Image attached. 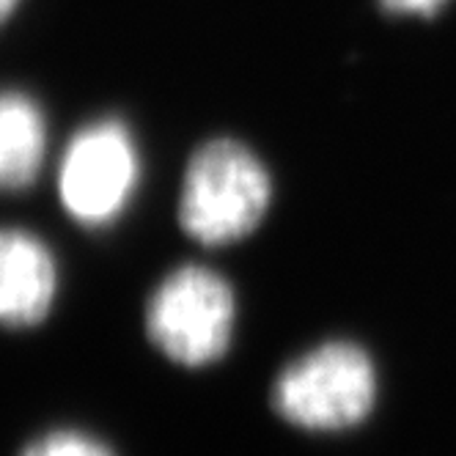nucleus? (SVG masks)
Segmentation results:
<instances>
[{
	"label": "nucleus",
	"mask_w": 456,
	"mask_h": 456,
	"mask_svg": "<svg viewBox=\"0 0 456 456\" xmlns=\"http://www.w3.org/2000/svg\"><path fill=\"white\" fill-rule=\"evenodd\" d=\"M273 201V179L248 146L217 138L195 149L179 192V225L217 248L253 234Z\"/></svg>",
	"instance_id": "1"
},
{
	"label": "nucleus",
	"mask_w": 456,
	"mask_h": 456,
	"mask_svg": "<svg viewBox=\"0 0 456 456\" xmlns=\"http://www.w3.org/2000/svg\"><path fill=\"white\" fill-rule=\"evenodd\" d=\"M371 354L352 341H328L291 361L273 382V410L305 432L352 429L377 404Z\"/></svg>",
	"instance_id": "2"
},
{
	"label": "nucleus",
	"mask_w": 456,
	"mask_h": 456,
	"mask_svg": "<svg viewBox=\"0 0 456 456\" xmlns=\"http://www.w3.org/2000/svg\"><path fill=\"white\" fill-rule=\"evenodd\" d=\"M151 346L184 369L209 366L228 352L237 324L234 289L220 273L184 265L162 278L143 314Z\"/></svg>",
	"instance_id": "3"
},
{
	"label": "nucleus",
	"mask_w": 456,
	"mask_h": 456,
	"mask_svg": "<svg viewBox=\"0 0 456 456\" xmlns=\"http://www.w3.org/2000/svg\"><path fill=\"white\" fill-rule=\"evenodd\" d=\"M141 182V154L129 126L100 118L69 141L58 166V199L86 228L116 223L133 204Z\"/></svg>",
	"instance_id": "4"
},
{
	"label": "nucleus",
	"mask_w": 456,
	"mask_h": 456,
	"mask_svg": "<svg viewBox=\"0 0 456 456\" xmlns=\"http://www.w3.org/2000/svg\"><path fill=\"white\" fill-rule=\"evenodd\" d=\"M58 262L50 245L28 228L0 225V328L42 324L58 297Z\"/></svg>",
	"instance_id": "5"
},
{
	"label": "nucleus",
	"mask_w": 456,
	"mask_h": 456,
	"mask_svg": "<svg viewBox=\"0 0 456 456\" xmlns=\"http://www.w3.org/2000/svg\"><path fill=\"white\" fill-rule=\"evenodd\" d=\"M47 157V121L42 108L20 91H0V192L30 187Z\"/></svg>",
	"instance_id": "6"
},
{
	"label": "nucleus",
	"mask_w": 456,
	"mask_h": 456,
	"mask_svg": "<svg viewBox=\"0 0 456 456\" xmlns=\"http://www.w3.org/2000/svg\"><path fill=\"white\" fill-rule=\"evenodd\" d=\"M17 456H116V451L83 429H50L22 445Z\"/></svg>",
	"instance_id": "7"
},
{
	"label": "nucleus",
	"mask_w": 456,
	"mask_h": 456,
	"mask_svg": "<svg viewBox=\"0 0 456 456\" xmlns=\"http://www.w3.org/2000/svg\"><path fill=\"white\" fill-rule=\"evenodd\" d=\"M379 4L387 12H394V14H423V17H429L445 4V0H379Z\"/></svg>",
	"instance_id": "8"
},
{
	"label": "nucleus",
	"mask_w": 456,
	"mask_h": 456,
	"mask_svg": "<svg viewBox=\"0 0 456 456\" xmlns=\"http://www.w3.org/2000/svg\"><path fill=\"white\" fill-rule=\"evenodd\" d=\"M17 4H20V0H0V22H4V20L14 12Z\"/></svg>",
	"instance_id": "9"
}]
</instances>
